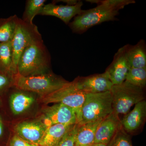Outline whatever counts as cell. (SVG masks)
I'll list each match as a JSON object with an SVG mask.
<instances>
[{
  "instance_id": "cell-5",
  "label": "cell",
  "mask_w": 146,
  "mask_h": 146,
  "mask_svg": "<svg viewBox=\"0 0 146 146\" xmlns=\"http://www.w3.org/2000/svg\"><path fill=\"white\" fill-rule=\"evenodd\" d=\"M113 112L110 91L98 94H86L82 108L80 125L104 119Z\"/></svg>"
},
{
  "instance_id": "cell-13",
  "label": "cell",
  "mask_w": 146,
  "mask_h": 146,
  "mask_svg": "<svg viewBox=\"0 0 146 146\" xmlns=\"http://www.w3.org/2000/svg\"><path fill=\"white\" fill-rule=\"evenodd\" d=\"M47 127L42 120L23 121L16 125L15 131L24 140L39 145Z\"/></svg>"
},
{
  "instance_id": "cell-18",
  "label": "cell",
  "mask_w": 146,
  "mask_h": 146,
  "mask_svg": "<svg viewBox=\"0 0 146 146\" xmlns=\"http://www.w3.org/2000/svg\"><path fill=\"white\" fill-rule=\"evenodd\" d=\"M127 55L131 68H146V44L141 39L135 45L128 44Z\"/></svg>"
},
{
  "instance_id": "cell-27",
  "label": "cell",
  "mask_w": 146,
  "mask_h": 146,
  "mask_svg": "<svg viewBox=\"0 0 146 146\" xmlns=\"http://www.w3.org/2000/svg\"><path fill=\"white\" fill-rule=\"evenodd\" d=\"M3 133V124L2 119L0 116V137L2 136Z\"/></svg>"
},
{
  "instance_id": "cell-12",
  "label": "cell",
  "mask_w": 146,
  "mask_h": 146,
  "mask_svg": "<svg viewBox=\"0 0 146 146\" xmlns=\"http://www.w3.org/2000/svg\"><path fill=\"white\" fill-rule=\"evenodd\" d=\"M83 3L78 1L75 5H56L54 3L45 5L39 11V15L55 16L68 25L73 17L82 12Z\"/></svg>"
},
{
  "instance_id": "cell-26",
  "label": "cell",
  "mask_w": 146,
  "mask_h": 146,
  "mask_svg": "<svg viewBox=\"0 0 146 146\" xmlns=\"http://www.w3.org/2000/svg\"><path fill=\"white\" fill-rule=\"evenodd\" d=\"M13 77L4 74H0V90L8 87L11 84H13Z\"/></svg>"
},
{
  "instance_id": "cell-24",
  "label": "cell",
  "mask_w": 146,
  "mask_h": 146,
  "mask_svg": "<svg viewBox=\"0 0 146 146\" xmlns=\"http://www.w3.org/2000/svg\"><path fill=\"white\" fill-rule=\"evenodd\" d=\"M80 125H73L62 138L58 146H74L76 136Z\"/></svg>"
},
{
  "instance_id": "cell-10",
  "label": "cell",
  "mask_w": 146,
  "mask_h": 146,
  "mask_svg": "<svg viewBox=\"0 0 146 146\" xmlns=\"http://www.w3.org/2000/svg\"><path fill=\"white\" fill-rule=\"evenodd\" d=\"M77 88L86 94H98L110 91L113 84L105 72L85 77H78L73 80Z\"/></svg>"
},
{
  "instance_id": "cell-16",
  "label": "cell",
  "mask_w": 146,
  "mask_h": 146,
  "mask_svg": "<svg viewBox=\"0 0 146 146\" xmlns=\"http://www.w3.org/2000/svg\"><path fill=\"white\" fill-rule=\"evenodd\" d=\"M73 125L56 124L48 127L39 146H58Z\"/></svg>"
},
{
  "instance_id": "cell-28",
  "label": "cell",
  "mask_w": 146,
  "mask_h": 146,
  "mask_svg": "<svg viewBox=\"0 0 146 146\" xmlns=\"http://www.w3.org/2000/svg\"><path fill=\"white\" fill-rule=\"evenodd\" d=\"M91 146H107V145L102 143H94Z\"/></svg>"
},
{
  "instance_id": "cell-17",
  "label": "cell",
  "mask_w": 146,
  "mask_h": 146,
  "mask_svg": "<svg viewBox=\"0 0 146 146\" xmlns=\"http://www.w3.org/2000/svg\"><path fill=\"white\" fill-rule=\"evenodd\" d=\"M20 91L13 93L9 99L11 109L14 115L23 113L31 107L35 101L34 97L27 94V92Z\"/></svg>"
},
{
  "instance_id": "cell-14",
  "label": "cell",
  "mask_w": 146,
  "mask_h": 146,
  "mask_svg": "<svg viewBox=\"0 0 146 146\" xmlns=\"http://www.w3.org/2000/svg\"><path fill=\"white\" fill-rule=\"evenodd\" d=\"M121 126L119 115L112 112L103 119L98 126L95 134L94 143L107 145Z\"/></svg>"
},
{
  "instance_id": "cell-1",
  "label": "cell",
  "mask_w": 146,
  "mask_h": 146,
  "mask_svg": "<svg viewBox=\"0 0 146 146\" xmlns=\"http://www.w3.org/2000/svg\"><path fill=\"white\" fill-rule=\"evenodd\" d=\"M89 2L98 3L96 7L83 10L76 16L69 24L72 31L81 34L92 27L108 21H115L119 11L126 6L135 3L134 0H104L88 1Z\"/></svg>"
},
{
  "instance_id": "cell-8",
  "label": "cell",
  "mask_w": 146,
  "mask_h": 146,
  "mask_svg": "<svg viewBox=\"0 0 146 146\" xmlns=\"http://www.w3.org/2000/svg\"><path fill=\"white\" fill-rule=\"evenodd\" d=\"M41 120L47 127L56 124L73 125L78 124L74 111L61 103H56L44 108Z\"/></svg>"
},
{
  "instance_id": "cell-6",
  "label": "cell",
  "mask_w": 146,
  "mask_h": 146,
  "mask_svg": "<svg viewBox=\"0 0 146 146\" xmlns=\"http://www.w3.org/2000/svg\"><path fill=\"white\" fill-rule=\"evenodd\" d=\"M86 94L78 89L73 81L52 94L41 97V100L45 104L61 103L70 108L74 111L79 124L82 121V108Z\"/></svg>"
},
{
  "instance_id": "cell-25",
  "label": "cell",
  "mask_w": 146,
  "mask_h": 146,
  "mask_svg": "<svg viewBox=\"0 0 146 146\" xmlns=\"http://www.w3.org/2000/svg\"><path fill=\"white\" fill-rule=\"evenodd\" d=\"M9 146H39V145L27 142L16 134L11 138L9 143Z\"/></svg>"
},
{
  "instance_id": "cell-4",
  "label": "cell",
  "mask_w": 146,
  "mask_h": 146,
  "mask_svg": "<svg viewBox=\"0 0 146 146\" xmlns=\"http://www.w3.org/2000/svg\"><path fill=\"white\" fill-rule=\"evenodd\" d=\"M110 91L113 112L118 115L127 114L133 106L145 99V89L125 80L120 84L113 85Z\"/></svg>"
},
{
  "instance_id": "cell-15",
  "label": "cell",
  "mask_w": 146,
  "mask_h": 146,
  "mask_svg": "<svg viewBox=\"0 0 146 146\" xmlns=\"http://www.w3.org/2000/svg\"><path fill=\"white\" fill-rule=\"evenodd\" d=\"M102 119L80 125L76 134L74 146H91L94 143L95 134Z\"/></svg>"
},
{
  "instance_id": "cell-3",
  "label": "cell",
  "mask_w": 146,
  "mask_h": 146,
  "mask_svg": "<svg viewBox=\"0 0 146 146\" xmlns=\"http://www.w3.org/2000/svg\"><path fill=\"white\" fill-rule=\"evenodd\" d=\"M51 72L36 75L23 76L17 74L13 78V86L18 90L46 96L69 83Z\"/></svg>"
},
{
  "instance_id": "cell-7",
  "label": "cell",
  "mask_w": 146,
  "mask_h": 146,
  "mask_svg": "<svg viewBox=\"0 0 146 146\" xmlns=\"http://www.w3.org/2000/svg\"><path fill=\"white\" fill-rule=\"evenodd\" d=\"M42 37L37 27L18 18L15 32L11 40L13 67L17 72V65L22 52L32 42Z\"/></svg>"
},
{
  "instance_id": "cell-9",
  "label": "cell",
  "mask_w": 146,
  "mask_h": 146,
  "mask_svg": "<svg viewBox=\"0 0 146 146\" xmlns=\"http://www.w3.org/2000/svg\"><path fill=\"white\" fill-rule=\"evenodd\" d=\"M128 47V44L125 45L118 50L112 63L105 72L113 85H117L125 81L131 68L127 55Z\"/></svg>"
},
{
  "instance_id": "cell-20",
  "label": "cell",
  "mask_w": 146,
  "mask_h": 146,
  "mask_svg": "<svg viewBox=\"0 0 146 146\" xmlns=\"http://www.w3.org/2000/svg\"><path fill=\"white\" fill-rule=\"evenodd\" d=\"M18 19V16L15 15L0 23V43L12 40Z\"/></svg>"
},
{
  "instance_id": "cell-23",
  "label": "cell",
  "mask_w": 146,
  "mask_h": 146,
  "mask_svg": "<svg viewBox=\"0 0 146 146\" xmlns=\"http://www.w3.org/2000/svg\"><path fill=\"white\" fill-rule=\"evenodd\" d=\"M107 146H133L130 136L121 126Z\"/></svg>"
},
{
  "instance_id": "cell-19",
  "label": "cell",
  "mask_w": 146,
  "mask_h": 146,
  "mask_svg": "<svg viewBox=\"0 0 146 146\" xmlns=\"http://www.w3.org/2000/svg\"><path fill=\"white\" fill-rule=\"evenodd\" d=\"M0 72L12 77L17 74L13 67L11 41L0 43Z\"/></svg>"
},
{
  "instance_id": "cell-21",
  "label": "cell",
  "mask_w": 146,
  "mask_h": 146,
  "mask_svg": "<svg viewBox=\"0 0 146 146\" xmlns=\"http://www.w3.org/2000/svg\"><path fill=\"white\" fill-rule=\"evenodd\" d=\"M45 0H28L27 1L25 9L22 20L30 24H33V20L45 5Z\"/></svg>"
},
{
  "instance_id": "cell-11",
  "label": "cell",
  "mask_w": 146,
  "mask_h": 146,
  "mask_svg": "<svg viewBox=\"0 0 146 146\" xmlns=\"http://www.w3.org/2000/svg\"><path fill=\"white\" fill-rule=\"evenodd\" d=\"M146 119V102L144 100L136 104L131 112L125 115L121 120V125L129 135H134L141 131Z\"/></svg>"
},
{
  "instance_id": "cell-2",
  "label": "cell",
  "mask_w": 146,
  "mask_h": 146,
  "mask_svg": "<svg viewBox=\"0 0 146 146\" xmlns=\"http://www.w3.org/2000/svg\"><path fill=\"white\" fill-rule=\"evenodd\" d=\"M50 56L42 37L35 39L22 52L17 65L18 74L36 75L50 72Z\"/></svg>"
},
{
  "instance_id": "cell-22",
  "label": "cell",
  "mask_w": 146,
  "mask_h": 146,
  "mask_svg": "<svg viewBox=\"0 0 146 146\" xmlns=\"http://www.w3.org/2000/svg\"><path fill=\"white\" fill-rule=\"evenodd\" d=\"M125 81L134 86L145 89L146 85V68H131L127 75Z\"/></svg>"
}]
</instances>
